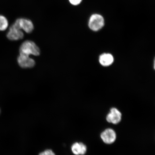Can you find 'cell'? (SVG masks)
<instances>
[{
    "label": "cell",
    "instance_id": "cell-6",
    "mask_svg": "<svg viewBox=\"0 0 155 155\" xmlns=\"http://www.w3.org/2000/svg\"><path fill=\"white\" fill-rule=\"evenodd\" d=\"M121 114L119 110L115 108H112L106 117V120L108 123L116 124L120 122Z\"/></svg>",
    "mask_w": 155,
    "mask_h": 155
},
{
    "label": "cell",
    "instance_id": "cell-1",
    "mask_svg": "<svg viewBox=\"0 0 155 155\" xmlns=\"http://www.w3.org/2000/svg\"><path fill=\"white\" fill-rule=\"evenodd\" d=\"M20 55L29 56L30 55L38 56L40 50L35 43L30 40H27L21 44L19 48Z\"/></svg>",
    "mask_w": 155,
    "mask_h": 155
},
{
    "label": "cell",
    "instance_id": "cell-10",
    "mask_svg": "<svg viewBox=\"0 0 155 155\" xmlns=\"http://www.w3.org/2000/svg\"><path fill=\"white\" fill-rule=\"evenodd\" d=\"M9 22L6 17L3 15H0V31H5L8 28Z\"/></svg>",
    "mask_w": 155,
    "mask_h": 155
},
{
    "label": "cell",
    "instance_id": "cell-3",
    "mask_svg": "<svg viewBox=\"0 0 155 155\" xmlns=\"http://www.w3.org/2000/svg\"><path fill=\"white\" fill-rule=\"evenodd\" d=\"M13 24L17 28L28 34L32 32L34 29V25L32 21L27 18L17 19Z\"/></svg>",
    "mask_w": 155,
    "mask_h": 155
},
{
    "label": "cell",
    "instance_id": "cell-12",
    "mask_svg": "<svg viewBox=\"0 0 155 155\" xmlns=\"http://www.w3.org/2000/svg\"><path fill=\"white\" fill-rule=\"evenodd\" d=\"M70 3L73 5H77L81 3L82 0H69Z\"/></svg>",
    "mask_w": 155,
    "mask_h": 155
},
{
    "label": "cell",
    "instance_id": "cell-4",
    "mask_svg": "<svg viewBox=\"0 0 155 155\" xmlns=\"http://www.w3.org/2000/svg\"><path fill=\"white\" fill-rule=\"evenodd\" d=\"M24 37V34L22 30L17 28L13 24L9 28L7 34V37L11 41H17L22 39Z\"/></svg>",
    "mask_w": 155,
    "mask_h": 155
},
{
    "label": "cell",
    "instance_id": "cell-7",
    "mask_svg": "<svg viewBox=\"0 0 155 155\" xmlns=\"http://www.w3.org/2000/svg\"><path fill=\"white\" fill-rule=\"evenodd\" d=\"M17 61L19 66L23 68H31L35 64L34 60L29 56L20 55L17 58Z\"/></svg>",
    "mask_w": 155,
    "mask_h": 155
},
{
    "label": "cell",
    "instance_id": "cell-2",
    "mask_svg": "<svg viewBox=\"0 0 155 155\" xmlns=\"http://www.w3.org/2000/svg\"><path fill=\"white\" fill-rule=\"evenodd\" d=\"M104 17L99 14H95L91 16L89 19L88 26L91 30L97 31L104 27Z\"/></svg>",
    "mask_w": 155,
    "mask_h": 155
},
{
    "label": "cell",
    "instance_id": "cell-13",
    "mask_svg": "<svg viewBox=\"0 0 155 155\" xmlns=\"http://www.w3.org/2000/svg\"><path fill=\"white\" fill-rule=\"evenodd\" d=\"M0 113H1V110H0Z\"/></svg>",
    "mask_w": 155,
    "mask_h": 155
},
{
    "label": "cell",
    "instance_id": "cell-8",
    "mask_svg": "<svg viewBox=\"0 0 155 155\" xmlns=\"http://www.w3.org/2000/svg\"><path fill=\"white\" fill-rule=\"evenodd\" d=\"M71 150L75 155H83L87 152V147L82 143H75L71 147Z\"/></svg>",
    "mask_w": 155,
    "mask_h": 155
},
{
    "label": "cell",
    "instance_id": "cell-9",
    "mask_svg": "<svg viewBox=\"0 0 155 155\" xmlns=\"http://www.w3.org/2000/svg\"><path fill=\"white\" fill-rule=\"evenodd\" d=\"M113 56L110 54H104L100 56V63L104 66H108L111 65L114 61Z\"/></svg>",
    "mask_w": 155,
    "mask_h": 155
},
{
    "label": "cell",
    "instance_id": "cell-11",
    "mask_svg": "<svg viewBox=\"0 0 155 155\" xmlns=\"http://www.w3.org/2000/svg\"><path fill=\"white\" fill-rule=\"evenodd\" d=\"M39 155H56L53 151L50 150H47L41 153Z\"/></svg>",
    "mask_w": 155,
    "mask_h": 155
},
{
    "label": "cell",
    "instance_id": "cell-5",
    "mask_svg": "<svg viewBox=\"0 0 155 155\" xmlns=\"http://www.w3.org/2000/svg\"><path fill=\"white\" fill-rule=\"evenodd\" d=\"M101 139L107 144H111L116 140V135L115 132L111 129H107L104 130L101 135Z\"/></svg>",
    "mask_w": 155,
    "mask_h": 155
}]
</instances>
